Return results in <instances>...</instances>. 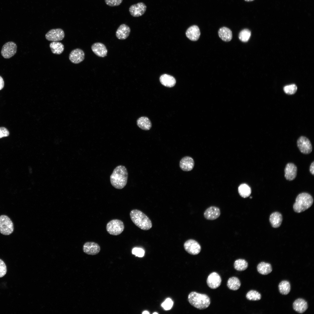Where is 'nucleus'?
I'll return each instance as SVG.
<instances>
[{"label":"nucleus","mask_w":314,"mask_h":314,"mask_svg":"<svg viewBox=\"0 0 314 314\" xmlns=\"http://www.w3.org/2000/svg\"><path fill=\"white\" fill-rule=\"evenodd\" d=\"M128 177L127 170L124 166L119 165L114 170L110 177L111 185L117 189L123 188L126 185Z\"/></svg>","instance_id":"f257e3e1"},{"label":"nucleus","mask_w":314,"mask_h":314,"mask_svg":"<svg viewBox=\"0 0 314 314\" xmlns=\"http://www.w3.org/2000/svg\"><path fill=\"white\" fill-rule=\"evenodd\" d=\"M130 216L132 222L140 229L148 230L151 228L152 223L151 220L141 211L133 210L130 213Z\"/></svg>","instance_id":"f03ea898"},{"label":"nucleus","mask_w":314,"mask_h":314,"mask_svg":"<svg viewBox=\"0 0 314 314\" xmlns=\"http://www.w3.org/2000/svg\"><path fill=\"white\" fill-rule=\"evenodd\" d=\"M188 299L191 305L200 310L207 308L210 303V299L207 295L195 292H191L188 296Z\"/></svg>","instance_id":"7ed1b4c3"},{"label":"nucleus","mask_w":314,"mask_h":314,"mask_svg":"<svg viewBox=\"0 0 314 314\" xmlns=\"http://www.w3.org/2000/svg\"><path fill=\"white\" fill-rule=\"evenodd\" d=\"M313 202V199L310 195L306 192L300 193L297 196L294 204V210L297 213L303 212L309 208Z\"/></svg>","instance_id":"20e7f679"},{"label":"nucleus","mask_w":314,"mask_h":314,"mask_svg":"<svg viewBox=\"0 0 314 314\" xmlns=\"http://www.w3.org/2000/svg\"><path fill=\"white\" fill-rule=\"evenodd\" d=\"M106 230L110 234L117 236L121 234L123 231L124 226L123 222L118 219H113L110 221L107 224Z\"/></svg>","instance_id":"39448f33"},{"label":"nucleus","mask_w":314,"mask_h":314,"mask_svg":"<svg viewBox=\"0 0 314 314\" xmlns=\"http://www.w3.org/2000/svg\"><path fill=\"white\" fill-rule=\"evenodd\" d=\"M13 231V224L10 219L6 215L0 216V233L4 235H8Z\"/></svg>","instance_id":"423d86ee"},{"label":"nucleus","mask_w":314,"mask_h":314,"mask_svg":"<svg viewBox=\"0 0 314 314\" xmlns=\"http://www.w3.org/2000/svg\"><path fill=\"white\" fill-rule=\"evenodd\" d=\"M17 48V45L14 42L12 41L7 42L2 46L1 55L5 58H10L16 54Z\"/></svg>","instance_id":"0eeeda50"},{"label":"nucleus","mask_w":314,"mask_h":314,"mask_svg":"<svg viewBox=\"0 0 314 314\" xmlns=\"http://www.w3.org/2000/svg\"><path fill=\"white\" fill-rule=\"evenodd\" d=\"M184 247L186 252L193 255L198 254L201 249L199 243L196 240L192 239L188 240L185 242Z\"/></svg>","instance_id":"6e6552de"},{"label":"nucleus","mask_w":314,"mask_h":314,"mask_svg":"<svg viewBox=\"0 0 314 314\" xmlns=\"http://www.w3.org/2000/svg\"><path fill=\"white\" fill-rule=\"evenodd\" d=\"M297 144L300 152L304 154H308L312 150V147L309 140L304 136L300 137L297 140Z\"/></svg>","instance_id":"1a4fd4ad"},{"label":"nucleus","mask_w":314,"mask_h":314,"mask_svg":"<svg viewBox=\"0 0 314 314\" xmlns=\"http://www.w3.org/2000/svg\"><path fill=\"white\" fill-rule=\"evenodd\" d=\"M64 37V32L63 30L60 28L51 29L45 35L46 39L52 42L61 41L63 39Z\"/></svg>","instance_id":"9d476101"},{"label":"nucleus","mask_w":314,"mask_h":314,"mask_svg":"<svg viewBox=\"0 0 314 314\" xmlns=\"http://www.w3.org/2000/svg\"><path fill=\"white\" fill-rule=\"evenodd\" d=\"M101 248L97 243L93 242H87L83 245V250L85 254L89 255H94L98 254Z\"/></svg>","instance_id":"9b49d317"},{"label":"nucleus","mask_w":314,"mask_h":314,"mask_svg":"<svg viewBox=\"0 0 314 314\" xmlns=\"http://www.w3.org/2000/svg\"><path fill=\"white\" fill-rule=\"evenodd\" d=\"M147 6L143 2H139L132 5L129 9L130 14L133 17H136L143 15L145 13Z\"/></svg>","instance_id":"f8f14e48"},{"label":"nucleus","mask_w":314,"mask_h":314,"mask_svg":"<svg viewBox=\"0 0 314 314\" xmlns=\"http://www.w3.org/2000/svg\"><path fill=\"white\" fill-rule=\"evenodd\" d=\"M221 281L220 275L216 272H213L208 276L206 282L209 288L212 289H215L220 285Z\"/></svg>","instance_id":"ddd939ff"},{"label":"nucleus","mask_w":314,"mask_h":314,"mask_svg":"<svg viewBox=\"0 0 314 314\" xmlns=\"http://www.w3.org/2000/svg\"><path fill=\"white\" fill-rule=\"evenodd\" d=\"M85 58V53L81 49L77 48L72 50L70 53L69 59L73 63L78 64L83 61Z\"/></svg>","instance_id":"4468645a"},{"label":"nucleus","mask_w":314,"mask_h":314,"mask_svg":"<svg viewBox=\"0 0 314 314\" xmlns=\"http://www.w3.org/2000/svg\"><path fill=\"white\" fill-rule=\"evenodd\" d=\"M284 172L285 177L287 180L290 181L293 180L297 176V167L294 163H288L286 165Z\"/></svg>","instance_id":"2eb2a0df"},{"label":"nucleus","mask_w":314,"mask_h":314,"mask_svg":"<svg viewBox=\"0 0 314 314\" xmlns=\"http://www.w3.org/2000/svg\"><path fill=\"white\" fill-rule=\"evenodd\" d=\"M93 52L97 56L104 57L107 56L108 50L105 45L100 42H96L91 46Z\"/></svg>","instance_id":"dca6fc26"},{"label":"nucleus","mask_w":314,"mask_h":314,"mask_svg":"<svg viewBox=\"0 0 314 314\" xmlns=\"http://www.w3.org/2000/svg\"><path fill=\"white\" fill-rule=\"evenodd\" d=\"M220 211L217 207L211 206L207 208L204 211V216L207 220H213L220 216Z\"/></svg>","instance_id":"f3484780"},{"label":"nucleus","mask_w":314,"mask_h":314,"mask_svg":"<svg viewBox=\"0 0 314 314\" xmlns=\"http://www.w3.org/2000/svg\"><path fill=\"white\" fill-rule=\"evenodd\" d=\"M195 165L193 158L188 156L183 158L179 163V166L181 169L184 171H189L193 169Z\"/></svg>","instance_id":"a211bd4d"},{"label":"nucleus","mask_w":314,"mask_h":314,"mask_svg":"<svg viewBox=\"0 0 314 314\" xmlns=\"http://www.w3.org/2000/svg\"><path fill=\"white\" fill-rule=\"evenodd\" d=\"M130 32V27L126 24H122L117 29L116 32V35L119 39L125 40L129 36Z\"/></svg>","instance_id":"6ab92c4d"},{"label":"nucleus","mask_w":314,"mask_h":314,"mask_svg":"<svg viewBox=\"0 0 314 314\" xmlns=\"http://www.w3.org/2000/svg\"><path fill=\"white\" fill-rule=\"evenodd\" d=\"M186 35L187 37L192 41H196L198 40L200 35V32L199 27L196 25H192L187 30Z\"/></svg>","instance_id":"aec40b11"},{"label":"nucleus","mask_w":314,"mask_h":314,"mask_svg":"<svg viewBox=\"0 0 314 314\" xmlns=\"http://www.w3.org/2000/svg\"><path fill=\"white\" fill-rule=\"evenodd\" d=\"M294 310L297 312L302 313L305 312L308 308L306 301L302 298H298L295 301L293 304Z\"/></svg>","instance_id":"412c9836"},{"label":"nucleus","mask_w":314,"mask_h":314,"mask_svg":"<svg viewBox=\"0 0 314 314\" xmlns=\"http://www.w3.org/2000/svg\"><path fill=\"white\" fill-rule=\"evenodd\" d=\"M218 34L220 38L224 42H229L232 39V32L227 27H223L220 28Z\"/></svg>","instance_id":"4be33fe9"},{"label":"nucleus","mask_w":314,"mask_h":314,"mask_svg":"<svg viewBox=\"0 0 314 314\" xmlns=\"http://www.w3.org/2000/svg\"><path fill=\"white\" fill-rule=\"evenodd\" d=\"M269 220L272 227L275 228H278L281 224L282 221V215L278 212H274L270 215Z\"/></svg>","instance_id":"5701e85b"},{"label":"nucleus","mask_w":314,"mask_h":314,"mask_svg":"<svg viewBox=\"0 0 314 314\" xmlns=\"http://www.w3.org/2000/svg\"><path fill=\"white\" fill-rule=\"evenodd\" d=\"M160 80L163 85L168 87H173L176 83V80L173 77L167 74L161 75L160 78Z\"/></svg>","instance_id":"b1692460"},{"label":"nucleus","mask_w":314,"mask_h":314,"mask_svg":"<svg viewBox=\"0 0 314 314\" xmlns=\"http://www.w3.org/2000/svg\"><path fill=\"white\" fill-rule=\"evenodd\" d=\"M137 123L138 126L143 130H149L151 127L152 124L150 120L146 117H140L137 120Z\"/></svg>","instance_id":"393cba45"},{"label":"nucleus","mask_w":314,"mask_h":314,"mask_svg":"<svg viewBox=\"0 0 314 314\" xmlns=\"http://www.w3.org/2000/svg\"><path fill=\"white\" fill-rule=\"evenodd\" d=\"M257 269L258 272L263 275H267L271 272L272 267L269 263L262 262L258 265Z\"/></svg>","instance_id":"a878e982"},{"label":"nucleus","mask_w":314,"mask_h":314,"mask_svg":"<svg viewBox=\"0 0 314 314\" xmlns=\"http://www.w3.org/2000/svg\"><path fill=\"white\" fill-rule=\"evenodd\" d=\"M51 52L54 54L59 55L63 52L64 47L61 42H53L49 45Z\"/></svg>","instance_id":"bb28decb"},{"label":"nucleus","mask_w":314,"mask_h":314,"mask_svg":"<svg viewBox=\"0 0 314 314\" xmlns=\"http://www.w3.org/2000/svg\"><path fill=\"white\" fill-rule=\"evenodd\" d=\"M227 285L230 289L233 290H236L240 288L241 286V283L237 277H232L229 279Z\"/></svg>","instance_id":"cd10ccee"},{"label":"nucleus","mask_w":314,"mask_h":314,"mask_svg":"<svg viewBox=\"0 0 314 314\" xmlns=\"http://www.w3.org/2000/svg\"><path fill=\"white\" fill-rule=\"evenodd\" d=\"M279 289L280 293L283 295L288 294L290 291L291 286L290 282L287 280L281 281L279 285Z\"/></svg>","instance_id":"c85d7f7f"},{"label":"nucleus","mask_w":314,"mask_h":314,"mask_svg":"<svg viewBox=\"0 0 314 314\" xmlns=\"http://www.w3.org/2000/svg\"><path fill=\"white\" fill-rule=\"evenodd\" d=\"M238 191L240 195L244 198L248 197L251 193L250 187L245 183L240 185L238 187Z\"/></svg>","instance_id":"c756f323"},{"label":"nucleus","mask_w":314,"mask_h":314,"mask_svg":"<svg viewBox=\"0 0 314 314\" xmlns=\"http://www.w3.org/2000/svg\"><path fill=\"white\" fill-rule=\"evenodd\" d=\"M234 267L235 269L238 271H243L246 269L248 267L247 262L244 259H240L236 260L234 262Z\"/></svg>","instance_id":"7c9ffc66"},{"label":"nucleus","mask_w":314,"mask_h":314,"mask_svg":"<svg viewBox=\"0 0 314 314\" xmlns=\"http://www.w3.org/2000/svg\"><path fill=\"white\" fill-rule=\"evenodd\" d=\"M261 294L258 291L255 290L249 291L246 295L247 299L251 301H258L261 298Z\"/></svg>","instance_id":"2f4dec72"},{"label":"nucleus","mask_w":314,"mask_h":314,"mask_svg":"<svg viewBox=\"0 0 314 314\" xmlns=\"http://www.w3.org/2000/svg\"><path fill=\"white\" fill-rule=\"evenodd\" d=\"M251 35V31L247 29H244L240 31L238 38L241 41L246 42L249 40Z\"/></svg>","instance_id":"473e14b6"},{"label":"nucleus","mask_w":314,"mask_h":314,"mask_svg":"<svg viewBox=\"0 0 314 314\" xmlns=\"http://www.w3.org/2000/svg\"><path fill=\"white\" fill-rule=\"evenodd\" d=\"M297 87L295 84H292L285 86L283 88L284 92L288 94H293L297 91Z\"/></svg>","instance_id":"72a5a7b5"},{"label":"nucleus","mask_w":314,"mask_h":314,"mask_svg":"<svg viewBox=\"0 0 314 314\" xmlns=\"http://www.w3.org/2000/svg\"><path fill=\"white\" fill-rule=\"evenodd\" d=\"M173 302L172 299L170 298H167L161 304L162 306L165 310L170 309L172 307Z\"/></svg>","instance_id":"f704fd0d"},{"label":"nucleus","mask_w":314,"mask_h":314,"mask_svg":"<svg viewBox=\"0 0 314 314\" xmlns=\"http://www.w3.org/2000/svg\"><path fill=\"white\" fill-rule=\"evenodd\" d=\"M7 271V267L5 263L0 259V278L4 276L6 273Z\"/></svg>","instance_id":"c9c22d12"},{"label":"nucleus","mask_w":314,"mask_h":314,"mask_svg":"<svg viewBox=\"0 0 314 314\" xmlns=\"http://www.w3.org/2000/svg\"><path fill=\"white\" fill-rule=\"evenodd\" d=\"M123 0H105L106 4L110 6H115L119 5Z\"/></svg>","instance_id":"e433bc0d"},{"label":"nucleus","mask_w":314,"mask_h":314,"mask_svg":"<svg viewBox=\"0 0 314 314\" xmlns=\"http://www.w3.org/2000/svg\"><path fill=\"white\" fill-rule=\"evenodd\" d=\"M132 253L139 257H143L144 254V251L140 248H135L132 250Z\"/></svg>","instance_id":"4c0bfd02"},{"label":"nucleus","mask_w":314,"mask_h":314,"mask_svg":"<svg viewBox=\"0 0 314 314\" xmlns=\"http://www.w3.org/2000/svg\"><path fill=\"white\" fill-rule=\"evenodd\" d=\"M9 135L8 130L4 127H0V138L4 137H7Z\"/></svg>","instance_id":"58836bf2"},{"label":"nucleus","mask_w":314,"mask_h":314,"mask_svg":"<svg viewBox=\"0 0 314 314\" xmlns=\"http://www.w3.org/2000/svg\"><path fill=\"white\" fill-rule=\"evenodd\" d=\"M4 83L2 77L0 76V90L3 89L4 87Z\"/></svg>","instance_id":"ea45409f"},{"label":"nucleus","mask_w":314,"mask_h":314,"mask_svg":"<svg viewBox=\"0 0 314 314\" xmlns=\"http://www.w3.org/2000/svg\"><path fill=\"white\" fill-rule=\"evenodd\" d=\"M310 171L313 175L314 174V162L313 161L311 164L310 167Z\"/></svg>","instance_id":"a19ab883"},{"label":"nucleus","mask_w":314,"mask_h":314,"mask_svg":"<svg viewBox=\"0 0 314 314\" xmlns=\"http://www.w3.org/2000/svg\"><path fill=\"white\" fill-rule=\"evenodd\" d=\"M142 314H149V313L147 311H144V312H143L142 313Z\"/></svg>","instance_id":"79ce46f5"},{"label":"nucleus","mask_w":314,"mask_h":314,"mask_svg":"<svg viewBox=\"0 0 314 314\" xmlns=\"http://www.w3.org/2000/svg\"><path fill=\"white\" fill-rule=\"evenodd\" d=\"M245 0V1H253L254 0Z\"/></svg>","instance_id":"37998d69"},{"label":"nucleus","mask_w":314,"mask_h":314,"mask_svg":"<svg viewBox=\"0 0 314 314\" xmlns=\"http://www.w3.org/2000/svg\"><path fill=\"white\" fill-rule=\"evenodd\" d=\"M153 314H158V313H156V312H154V313H153Z\"/></svg>","instance_id":"c03bdc74"},{"label":"nucleus","mask_w":314,"mask_h":314,"mask_svg":"<svg viewBox=\"0 0 314 314\" xmlns=\"http://www.w3.org/2000/svg\"><path fill=\"white\" fill-rule=\"evenodd\" d=\"M250 199H251V198H252V197H250Z\"/></svg>","instance_id":"a18cd8bd"}]
</instances>
